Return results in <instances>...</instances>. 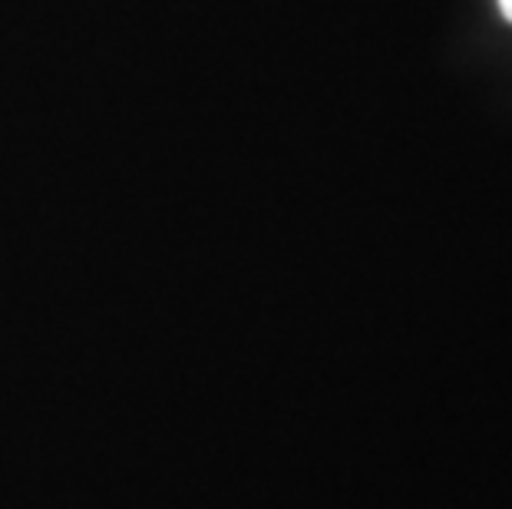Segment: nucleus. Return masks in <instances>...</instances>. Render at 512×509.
<instances>
[{
    "instance_id": "f257e3e1",
    "label": "nucleus",
    "mask_w": 512,
    "mask_h": 509,
    "mask_svg": "<svg viewBox=\"0 0 512 509\" xmlns=\"http://www.w3.org/2000/svg\"><path fill=\"white\" fill-rule=\"evenodd\" d=\"M499 10H503V17L512 24V0H499Z\"/></svg>"
}]
</instances>
